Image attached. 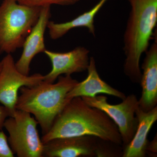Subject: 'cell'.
Here are the masks:
<instances>
[{"mask_svg": "<svg viewBox=\"0 0 157 157\" xmlns=\"http://www.w3.org/2000/svg\"><path fill=\"white\" fill-rule=\"evenodd\" d=\"M82 136H94L122 146L115 123L101 109L88 105L81 97L68 101L41 140L44 143L54 138Z\"/></svg>", "mask_w": 157, "mask_h": 157, "instance_id": "6da1fadb", "label": "cell"}, {"mask_svg": "<svg viewBox=\"0 0 157 157\" xmlns=\"http://www.w3.org/2000/svg\"><path fill=\"white\" fill-rule=\"evenodd\" d=\"M131 11L124 36V72L133 83H140V59L149 46L157 22V0H128Z\"/></svg>", "mask_w": 157, "mask_h": 157, "instance_id": "7a4b0ae2", "label": "cell"}, {"mask_svg": "<svg viewBox=\"0 0 157 157\" xmlns=\"http://www.w3.org/2000/svg\"><path fill=\"white\" fill-rule=\"evenodd\" d=\"M56 83L42 81L20 89L15 108L33 114L42 135L50 130L54 121L68 102L67 94L78 82L71 76H60Z\"/></svg>", "mask_w": 157, "mask_h": 157, "instance_id": "3957f363", "label": "cell"}, {"mask_svg": "<svg viewBox=\"0 0 157 157\" xmlns=\"http://www.w3.org/2000/svg\"><path fill=\"white\" fill-rule=\"evenodd\" d=\"M41 9L17 0H3L0 5V54H11L22 48L39 19Z\"/></svg>", "mask_w": 157, "mask_h": 157, "instance_id": "277c9868", "label": "cell"}, {"mask_svg": "<svg viewBox=\"0 0 157 157\" xmlns=\"http://www.w3.org/2000/svg\"><path fill=\"white\" fill-rule=\"evenodd\" d=\"M38 123L30 113L16 109L4 123L8 143L18 157H43V143L37 129Z\"/></svg>", "mask_w": 157, "mask_h": 157, "instance_id": "5b68a950", "label": "cell"}, {"mask_svg": "<svg viewBox=\"0 0 157 157\" xmlns=\"http://www.w3.org/2000/svg\"><path fill=\"white\" fill-rule=\"evenodd\" d=\"M81 98L88 105L101 109L112 120L120 134L123 148L126 146L134 137L138 124L135 112L139 106L136 96L129 95L115 105L109 104L107 97L101 95Z\"/></svg>", "mask_w": 157, "mask_h": 157, "instance_id": "8992f818", "label": "cell"}, {"mask_svg": "<svg viewBox=\"0 0 157 157\" xmlns=\"http://www.w3.org/2000/svg\"><path fill=\"white\" fill-rule=\"evenodd\" d=\"M0 71V103L9 109L13 115L16 110L18 91L23 86L31 87L44 80L40 73L25 75L17 70L11 54H7L1 61Z\"/></svg>", "mask_w": 157, "mask_h": 157, "instance_id": "52a82bcc", "label": "cell"}, {"mask_svg": "<svg viewBox=\"0 0 157 157\" xmlns=\"http://www.w3.org/2000/svg\"><path fill=\"white\" fill-rule=\"evenodd\" d=\"M52 63L50 72L44 76L43 81L54 83L59 76L64 74L71 76L74 73L87 70L89 64V51L85 47L78 46L67 52H58L46 49L44 52Z\"/></svg>", "mask_w": 157, "mask_h": 157, "instance_id": "ba28073f", "label": "cell"}, {"mask_svg": "<svg viewBox=\"0 0 157 157\" xmlns=\"http://www.w3.org/2000/svg\"><path fill=\"white\" fill-rule=\"evenodd\" d=\"M99 138L92 136L54 138L43 143V157H95Z\"/></svg>", "mask_w": 157, "mask_h": 157, "instance_id": "9c48e42d", "label": "cell"}, {"mask_svg": "<svg viewBox=\"0 0 157 157\" xmlns=\"http://www.w3.org/2000/svg\"><path fill=\"white\" fill-rule=\"evenodd\" d=\"M51 16V6L42 7L38 21L24 42L22 53L15 63L17 70L24 75H29L31 63L33 59L37 54L44 52L46 49L44 37Z\"/></svg>", "mask_w": 157, "mask_h": 157, "instance_id": "30bf717a", "label": "cell"}, {"mask_svg": "<svg viewBox=\"0 0 157 157\" xmlns=\"http://www.w3.org/2000/svg\"><path fill=\"white\" fill-rule=\"evenodd\" d=\"M145 53L141 68L140 84L142 92L139 100V107L144 112H148L156 107L157 104V36Z\"/></svg>", "mask_w": 157, "mask_h": 157, "instance_id": "8fae6325", "label": "cell"}, {"mask_svg": "<svg viewBox=\"0 0 157 157\" xmlns=\"http://www.w3.org/2000/svg\"><path fill=\"white\" fill-rule=\"evenodd\" d=\"M87 70V77L79 82L68 93L67 101L76 97H94L98 94H105L114 96L122 100L126 98L125 95L107 84L101 79L96 67V62L93 57L90 58Z\"/></svg>", "mask_w": 157, "mask_h": 157, "instance_id": "7c38bea8", "label": "cell"}, {"mask_svg": "<svg viewBox=\"0 0 157 157\" xmlns=\"http://www.w3.org/2000/svg\"><path fill=\"white\" fill-rule=\"evenodd\" d=\"M135 115L138 124L134 137L123 151V157H144L150 130L157 120V106L148 112H144L138 107Z\"/></svg>", "mask_w": 157, "mask_h": 157, "instance_id": "4fadbf2b", "label": "cell"}, {"mask_svg": "<svg viewBox=\"0 0 157 157\" xmlns=\"http://www.w3.org/2000/svg\"><path fill=\"white\" fill-rule=\"evenodd\" d=\"M107 1L100 0L92 9L70 21L56 23L50 21L47 25L49 37L52 40H56L63 36L71 30L78 27L86 28L90 33L95 36V17Z\"/></svg>", "mask_w": 157, "mask_h": 157, "instance_id": "5bb4252c", "label": "cell"}, {"mask_svg": "<svg viewBox=\"0 0 157 157\" xmlns=\"http://www.w3.org/2000/svg\"><path fill=\"white\" fill-rule=\"evenodd\" d=\"M121 145L99 138L95 151V157H122L123 151L118 148Z\"/></svg>", "mask_w": 157, "mask_h": 157, "instance_id": "9a60e30c", "label": "cell"}, {"mask_svg": "<svg viewBox=\"0 0 157 157\" xmlns=\"http://www.w3.org/2000/svg\"><path fill=\"white\" fill-rule=\"evenodd\" d=\"M18 3L26 6L42 7L52 5L70 6L75 5L80 0H17Z\"/></svg>", "mask_w": 157, "mask_h": 157, "instance_id": "2e32d148", "label": "cell"}, {"mask_svg": "<svg viewBox=\"0 0 157 157\" xmlns=\"http://www.w3.org/2000/svg\"><path fill=\"white\" fill-rule=\"evenodd\" d=\"M7 137L2 130L0 132V157L14 156L9 146Z\"/></svg>", "mask_w": 157, "mask_h": 157, "instance_id": "e0dca14e", "label": "cell"}, {"mask_svg": "<svg viewBox=\"0 0 157 157\" xmlns=\"http://www.w3.org/2000/svg\"><path fill=\"white\" fill-rule=\"evenodd\" d=\"M11 116V113L9 109L3 105H0V132L4 128V123L6 120Z\"/></svg>", "mask_w": 157, "mask_h": 157, "instance_id": "ac0fdd59", "label": "cell"}, {"mask_svg": "<svg viewBox=\"0 0 157 157\" xmlns=\"http://www.w3.org/2000/svg\"><path fill=\"white\" fill-rule=\"evenodd\" d=\"M147 153L148 152L152 155L154 154L157 155V135L151 142H148L146 147Z\"/></svg>", "mask_w": 157, "mask_h": 157, "instance_id": "d6986e66", "label": "cell"}, {"mask_svg": "<svg viewBox=\"0 0 157 157\" xmlns=\"http://www.w3.org/2000/svg\"><path fill=\"white\" fill-rule=\"evenodd\" d=\"M1 69H2V63L0 62V71H1Z\"/></svg>", "mask_w": 157, "mask_h": 157, "instance_id": "ffe728a7", "label": "cell"}]
</instances>
